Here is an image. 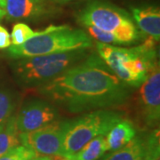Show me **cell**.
<instances>
[{"mask_svg": "<svg viewBox=\"0 0 160 160\" xmlns=\"http://www.w3.org/2000/svg\"><path fill=\"white\" fill-rule=\"evenodd\" d=\"M31 160H55V158L52 156H40V157L38 156Z\"/></svg>", "mask_w": 160, "mask_h": 160, "instance_id": "21", "label": "cell"}, {"mask_svg": "<svg viewBox=\"0 0 160 160\" xmlns=\"http://www.w3.org/2000/svg\"><path fill=\"white\" fill-rule=\"evenodd\" d=\"M85 27L87 29L88 33L90 34V36L100 43L109 44V45H110V44H119L118 39L111 33L103 31L102 29H98V28L93 27V26H85Z\"/></svg>", "mask_w": 160, "mask_h": 160, "instance_id": "19", "label": "cell"}, {"mask_svg": "<svg viewBox=\"0 0 160 160\" xmlns=\"http://www.w3.org/2000/svg\"><path fill=\"white\" fill-rule=\"evenodd\" d=\"M92 45L91 37L84 30L69 26H53L37 31L22 46H9L8 54L14 59L86 50Z\"/></svg>", "mask_w": 160, "mask_h": 160, "instance_id": "3", "label": "cell"}, {"mask_svg": "<svg viewBox=\"0 0 160 160\" xmlns=\"http://www.w3.org/2000/svg\"><path fill=\"white\" fill-rule=\"evenodd\" d=\"M132 17L144 34L154 41L160 39V11L156 6H142L132 8Z\"/></svg>", "mask_w": 160, "mask_h": 160, "instance_id": "12", "label": "cell"}, {"mask_svg": "<svg viewBox=\"0 0 160 160\" xmlns=\"http://www.w3.org/2000/svg\"><path fill=\"white\" fill-rule=\"evenodd\" d=\"M65 121H55L38 130L20 132L21 143L38 155L62 157Z\"/></svg>", "mask_w": 160, "mask_h": 160, "instance_id": "7", "label": "cell"}, {"mask_svg": "<svg viewBox=\"0 0 160 160\" xmlns=\"http://www.w3.org/2000/svg\"><path fill=\"white\" fill-rule=\"evenodd\" d=\"M98 55L109 69L127 86L140 87L157 60L156 41L150 38L132 48L96 44Z\"/></svg>", "mask_w": 160, "mask_h": 160, "instance_id": "2", "label": "cell"}, {"mask_svg": "<svg viewBox=\"0 0 160 160\" xmlns=\"http://www.w3.org/2000/svg\"><path fill=\"white\" fill-rule=\"evenodd\" d=\"M136 128L131 121L120 119L105 134L107 151H115L124 147L136 135Z\"/></svg>", "mask_w": 160, "mask_h": 160, "instance_id": "13", "label": "cell"}, {"mask_svg": "<svg viewBox=\"0 0 160 160\" xmlns=\"http://www.w3.org/2000/svg\"><path fill=\"white\" fill-rule=\"evenodd\" d=\"M78 19L84 26H93L113 34L121 45L134 43L141 38L131 16L107 2H92L81 11Z\"/></svg>", "mask_w": 160, "mask_h": 160, "instance_id": "5", "label": "cell"}, {"mask_svg": "<svg viewBox=\"0 0 160 160\" xmlns=\"http://www.w3.org/2000/svg\"><path fill=\"white\" fill-rule=\"evenodd\" d=\"M6 14L12 20H33L51 13L45 0H6Z\"/></svg>", "mask_w": 160, "mask_h": 160, "instance_id": "11", "label": "cell"}, {"mask_svg": "<svg viewBox=\"0 0 160 160\" xmlns=\"http://www.w3.org/2000/svg\"><path fill=\"white\" fill-rule=\"evenodd\" d=\"M5 5H6V0H0V6L4 9L5 8Z\"/></svg>", "mask_w": 160, "mask_h": 160, "instance_id": "23", "label": "cell"}, {"mask_svg": "<svg viewBox=\"0 0 160 160\" xmlns=\"http://www.w3.org/2000/svg\"><path fill=\"white\" fill-rule=\"evenodd\" d=\"M15 107L16 103L13 95L9 92L0 90V125L12 116Z\"/></svg>", "mask_w": 160, "mask_h": 160, "instance_id": "17", "label": "cell"}, {"mask_svg": "<svg viewBox=\"0 0 160 160\" xmlns=\"http://www.w3.org/2000/svg\"><path fill=\"white\" fill-rule=\"evenodd\" d=\"M21 144L16 117L12 115L5 123L0 125V157Z\"/></svg>", "mask_w": 160, "mask_h": 160, "instance_id": "14", "label": "cell"}, {"mask_svg": "<svg viewBox=\"0 0 160 160\" xmlns=\"http://www.w3.org/2000/svg\"><path fill=\"white\" fill-rule=\"evenodd\" d=\"M121 115L109 109H97L69 121H65L62 158L75 155L86 143L99 135H105Z\"/></svg>", "mask_w": 160, "mask_h": 160, "instance_id": "6", "label": "cell"}, {"mask_svg": "<svg viewBox=\"0 0 160 160\" xmlns=\"http://www.w3.org/2000/svg\"><path fill=\"white\" fill-rule=\"evenodd\" d=\"M159 129L148 134L135 135L124 147L110 151L100 160H158L159 159Z\"/></svg>", "mask_w": 160, "mask_h": 160, "instance_id": "8", "label": "cell"}, {"mask_svg": "<svg viewBox=\"0 0 160 160\" xmlns=\"http://www.w3.org/2000/svg\"><path fill=\"white\" fill-rule=\"evenodd\" d=\"M86 50L19 58L13 65L20 86L40 87L88 57Z\"/></svg>", "mask_w": 160, "mask_h": 160, "instance_id": "4", "label": "cell"}, {"mask_svg": "<svg viewBox=\"0 0 160 160\" xmlns=\"http://www.w3.org/2000/svg\"><path fill=\"white\" fill-rule=\"evenodd\" d=\"M59 116L53 104L43 100H32L24 103L15 117L20 132H28L57 121Z\"/></svg>", "mask_w": 160, "mask_h": 160, "instance_id": "10", "label": "cell"}, {"mask_svg": "<svg viewBox=\"0 0 160 160\" xmlns=\"http://www.w3.org/2000/svg\"><path fill=\"white\" fill-rule=\"evenodd\" d=\"M107 151L105 135H99L93 138L78 150L77 153L69 158L70 160H100Z\"/></svg>", "mask_w": 160, "mask_h": 160, "instance_id": "15", "label": "cell"}, {"mask_svg": "<svg viewBox=\"0 0 160 160\" xmlns=\"http://www.w3.org/2000/svg\"><path fill=\"white\" fill-rule=\"evenodd\" d=\"M11 46L10 34L3 26L0 25V49H6Z\"/></svg>", "mask_w": 160, "mask_h": 160, "instance_id": "20", "label": "cell"}, {"mask_svg": "<svg viewBox=\"0 0 160 160\" xmlns=\"http://www.w3.org/2000/svg\"><path fill=\"white\" fill-rule=\"evenodd\" d=\"M63 160H70V159H69V158H64Z\"/></svg>", "mask_w": 160, "mask_h": 160, "instance_id": "25", "label": "cell"}, {"mask_svg": "<svg viewBox=\"0 0 160 160\" xmlns=\"http://www.w3.org/2000/svg\"><path fill=\"white\" fill-rule=\"evenodd\" d=\"M139 104L143 121L149 127L158 126L160 119V69L158 61L152 65L140 86Z\"/></svg>", "mask_w": 160, "mask_h": 160, "instance_id": "9", "label": "cell"}, {"mask_svg": "<svg viewBox=\"0 0 160 160\" xmlns=\"http://www.w3.org/2000/svg\"><path fill=\"white\" fill-rule=\"evenodd\" d=\"M38 155L32 149L24 145H19L4 156L0 157V160H31Z\"/></svg>", "mask_w": 160, "mask_h": 160, "instance_id": "18", "label": "cell"}, {"mask_svg": "<svg viewBox=\"0 0 160 160\" xmlns=\"http://www.w3.org/2000/svg\"><path fill=\"white\" fill-rule=\"evenodd\" d=\"M37 31H34L30 29L29 25L23 22L16 23L12 29L10 35L11 44L13 46H22L25 42L33 38Z\"/></svg>", "mask_w": 160, "mask_h": 160, "instance_id": "16", "label": "cell"}, {"mask_svg": "<svg viewBox=\"0 0 160 160\" xmlns=\"http://www.w3.org/2000/svg\"><path fill=\"white\" fill-rule=\"evenodd\" d=\"M5 15H6V11H5V9H3V8L0 6V19H2Z\"/></svg>", "mask_w": 160, "mask_h": 160, "instance_id": "22", "label": "cell"}, {"mask_svg": "<svg viewBox=\"0 0 160 160\" xmlns=\"http://www.w3.org/2000/svg\"><path fill=\"white\" fill-rule=\"evenodd\" d=\"M52 1H55V2H60V3H66V2H69V1H73V0H52Z\"/></svg>", "mask_w": 160, "mask_h": 160, "instance_id": "24", "label": "cell"}, {"mask_svg": "<svg viewBox=\"0 0 160 160\" xmlns=\"http://www.w3.org/2000/svg\"><path fill=\"white\" fill-rule=\"evenodd\" d=\"M158 160H159V159H158Z\"/></svg>", "mask_w": 160, "mask_h": 160, "instance_id": "26", "label": "cell"}, {"mask_svg": "<svg viewBox=\"0 0 160 160\" xmlns=\"http://www.w3.org/2000/svg\"><path fill=\"white\" fill-rule=\"evenodd\" d=\"M38 88L44 97L71 113L116 107L124 104L130 96L128 86L98 54L88 55Z\"/></svg>", "mask_w": 160, "mask_h": 160, "instance_id": "1", "label": "cell"}]
</instances>
